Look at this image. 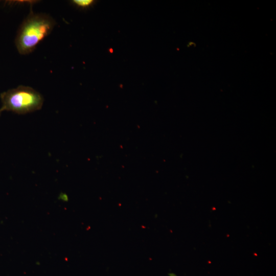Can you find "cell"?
Wrapping results in <instances>:
<instances>
[{
  "mask_svg": "<svg viewBox=\"0 0 276 276\" xmlns=\"http://www.w3.org/2000/svg\"><path fill=\"white\" fill-rule=\"evenodd\" d=\"M59 199L64 202H67L68 200V196L65 193H61L59 196Z\"/></svg>",
  "mask_w": 276,
  "mask_h": 276,
  "instance_id": "obj_4",
  "label": "cell"
},
{
  "mask_svg": "<svg viewBox=\"0 0 276 276\" xmlns=\"http://www.w3.org/2000/svg\"><path fill=\"white\" fill-rule=\"evenodd\" d=\"M170 276H176V275H175L174 274H173V273H171V274H170Z\"/></svg>",
  "mask_w": 276,
  "mask_h": 276,
  "instance_id": "obj_5",
  "label": "cell"
},
{
  "mask_svg": "<svg viewBox=\"0 0 276 276\" xmlns=\"http://www.w3.org/2000/svg\"><path fill=\"white\" fill-rule=\"evenodd\" d=\"M2 107L0 112L10 111L22 114L32 112L41 108L43 98L33 88L20 85L10 89L0 95Z\"/></svg>",
  "mask_w": 276,
  "mask_h": 276,
  "instance_id": "obj_2",
  "label": "cell"
},
{
  "mask_svg": "<svg viewBox=\"0 0 276 276\" xmlns=\"http://www.w3.org/2000/svg\"><path fill=\"white\" fill-rule=\"evenodd\" d=\"M1 112H0V116H1Z\"/></svg>",
  "mask_w": 276,
  "mask_h": 276,
  "instance_id": "obj_6",
  "label": "cell"
},
{
  "mask_svg": "<svg viewBox=\"0 0 276 276\" xmlns=\"http://www.w3.org/2000/svg\"><path fill=\"white\" fill-rule=\"evenodd\" d=\"M95 3L93 0H73L72 3L77 7L82 9L87 8Z\"/></svg>",
  "mask_w": 276,
  "mask_h": 276,
  "instance_id": "obj_3",
  "label": "cell"
},
{
  "mask_svg": "<svg viewBox=\"0 0 276 276\" xmlns=\"http://www.w3.org/2000/svg\"><path fill=\"white\" fill-rule=\"evenodd\" d=\"M55 24V20L49 15L30 11L20 26L15 37V44L19 53L27 55L32 52L51 33Z\"/></svg>",
  "mask_w": 276,
  "mask_h": 276,
  "instance_id": "obj_1",
  "label": "cell"
}]
</instances>
